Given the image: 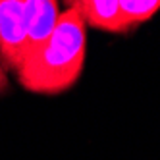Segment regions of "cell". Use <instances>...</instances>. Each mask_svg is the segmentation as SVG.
<instances>
[{"instance_id": "cell-1", "label": "cell", "mask_w": 160, "mask_h": 160, "mask_svg": "<svg viewBox=\"0 0 160 160\" xmlns=\"http://www.w3.org/2000/svg\"><path fill=\"white\" fill-rule=\"evenodd\" d=\"M87 25L73 10L64 8L47 44L19 68V85L35 95H62L83 73Z\"/></svg>"}, {"instance_id": "cell-4", "label": "cell", "mask_w": 160, "mask_h": 160, "mask_svg": "<svg viewBox=\"0 0 160 160\" xmlns=\"http://www.w3.org/2000/svg\"><path fill=\"white\" fill-rule=\"evenodd\" d=\"M68 10L85 21L87 27L106 33H125L120 18V0H64Z\"/></svg>"}, {"instance_id": "cell-2", "label": "cell", "mask_w": 160, "mask_h": 160, "mask_svg": "<svg viewBox=\"0 0 160 160\" xmlns=\"http://www.w3.org/2000/svg\"><path fill=\"white\" fill-rule=\"evenodd\" d=\"M25 48V4L23 0H0V56L6 72L21 68Z\"/></svg>"}, {"instance_id": "cell-6", "label": "cell", "mask_w": 160, "mask_h": 160, "mask_svg": "<svg viewBox=\"0 0 160 160\" xmlns=\"http://www.w3.org/2000/svg\"><path fill=\"white\" fill-rule=\"evenodd\" d=\"M8 89V72L4 68V62H2V56H0V95Z\"/></svg>"}, {"instance_id": "cell-5", "label": "cell", "mask_w": 160, "mask_h": 160, "mask_svg": "<svg viewBox=\"0 0 160 160\" xmlns=\"http://www.w3.org/2000/svg\"><path fill=\"white\" fill-rule=\"evenodd\" d=\"M160 10V0H120V18L125 33L148 21Z\"/></svg>"}, {"instance_id": "cell-3", "label": "cell", "mask_w": 160, "mask_h": 160, "mask_svg": "<svg viewBox=\"0 0 160 160\" xmlns=\"http://www.w3.org/2000/svg\"><path fill=\"white\" fill-rule=\"evenodd\" d=\"M23 4H25V48L21 66L47 44L60 16L58 0H23Z\"/></svg>"}]
</instances>
